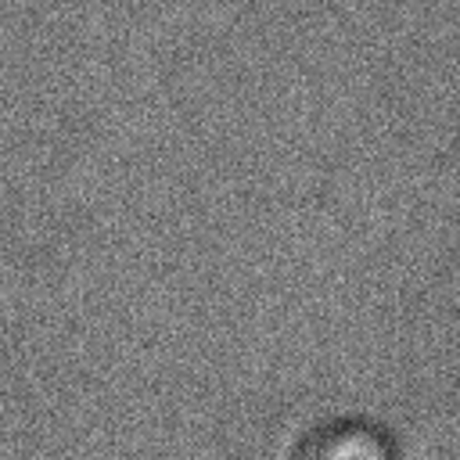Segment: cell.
I'll return each mask as SVG.
<instances>
[{
	"label": "cell",
	"instance_id": "cell-1",
	"mask_svg": "<svg viewBox=\"0 0 460 460\" xmlns=\"http://www.w3.org/2000/svg\"><path fill=\"white\" fill-rule=\"evenodd\" d=\"M298 460H388L381 438L359 424H331L305 438Z\"/></svg>",
	"mask_w": 460,
	"mask_h": 460
}]
</instances>
